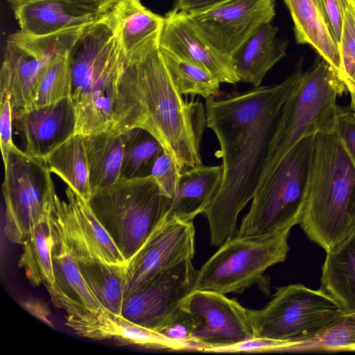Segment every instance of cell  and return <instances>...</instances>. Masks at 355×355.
I'll use <instances>...</instances> for the list:
<instances>
[{"label": "cell", "mask_w": 355, "mask_h": 355, "mask_svg": "<svg viewBox=\"0 0 355 355\" xmlns=\"http://www.w3.org/2000/svg\"><path fill=\"white\" fill-rule=\"evenodd\" d=\"M304 72L301 59L280 83L205 99L207 126L216 134L223 160L219 189L203 212L211 245L220 247L236 235L238 216L252 199L262 176L282 108Z\"/></svg>", "instance_id": "obj_1"}, {"label": "cell", "mask_w": 355, "mask_h": 355, "mask_svg": "<svg viewBox=\"0 0 355 355\" xmlns=\"http://www.w3.org/2000/svg\"><path fill=\"white\" fill-rule=\"evenodd\" d=\"M155 37L125 57L110 131L142 128L174 159L180 173L202 164L200 147L206 110L182 98Z\"/></svg>", "instance_id": "obj_2"}, {"label": "cell", "mask_w": 355, "mask_h": 355, "mask_svg": "<svg viewBox=\"0 0 355 355\" xmlns=\"http://www.w3.org/2000/svg\"><path fill=\"white\" fill-rule=\"evenodd\" d=\"M124 59L110 12L85 28L70 51L74 135L89 136L112 130Z\"/></svg>", "instance_id": "obj_3"}, {"label": "cell", "mask_w": 355, "mask_h": 355, "mask_svg": "<svg viewBox=\"0 0 355 355\" xmlns=\"http://www.w3.org/2000/svg\"><path fill=\"white\" fill-rule=\"evenodd\" d=\"M299 224L326 252L355 234V166L336 129L315 135L309 191Z\"/></svg>", "instance_id": "obj_4"}, {"label": "cell", "mask_w": 355, "mask_h": 355, "mask_svg": "<svg viewBox=\"0 0 355 355\" xmlns=\"http://www.w3.org/2000/svg\"><path fill=\"white\" fill-rule=\"evenodd\" d=\"M345 90L337 71L318 55L282 108L257 187L302 139L335 129L337 98Z\"/></svg>", "instance_id": "obj_5"}, {"label": "cell", "mask_w": 355, "mask_h": 355, "mask_svg": "<svg viewBox=\"0 0 355 355\" xmlns=\"http://www.w3.org/2000/svg\"><path fill=\"white\" fill-rule=\"evenodd\" d=\"M315 135L296 144L257 188L235 236H264L300 223L309 191Z\"/></svg>", "instance_id": "obj_6"}, {"label": "cell", "mask_w": 355, "mask_h": 355, "mask_svg": "<svg viewBox=\"0 0 355 355\" xmlns=\"http://www.w3.org/2000/svg\"><path fill=\"white\" fill-rule=\"evenodd\" d=\"M88 201L128 261L166 218L172 199L150 175L121 179L92 192Z\"/></svg>", "instance_id": "obj_7"}, {"label": "cell", "mask_w": 355, "mask_h": 355, "mask_svg": "<svg viewBox=\"0 0 355 355\" xmlns=\"http://www.w3.org/2000/svg\"><path fill=\"white\" fill-rule=\"evenodd\" d=\"M345 313L324 290L302 284L279 287L263 309H247L254 338L286 343L288 347L313 339Z\"/></svg>", "instance_id": "obj_8"}, {"label": "cell", "mask_w": 355, "mask_h": 355, "mask_svg": "<svg viewBox=\"0 0 355 355\" xmlns=\"http://www.w3.org/2000/svg\"><path fill=\"white\" fill-rule=\"evenodd\" d=\"M291 228L260 236L228 239L198 270L193 291L242 293L255 284L265 283L263 274L286 259Z\"/></svg>", "instance_id": "obj_9"}, {"label": "cell", "mask_w": 355, "mask_h": 355, "mask_svg": "<svg viewBox=\"0 0 355 355\" xmlns=\"http://www.w3.org/2000/svg\"><path fill=\"white\" fill-rule=\"evenodd\" d=\"M4 171L3 232L10 241L22 244L41 218L55 192V187L47 162L17 147L10 151Z\"/></svg>", "instance_id": "obj_10"}, {"label": "cell", "mask_w": 355, "mask_h": 355, "mask_svg": "<svg viewBox=\"0 0 355 355\" xmlns=\"http://www.w3.org/2000/svg\"><path fill=\"white\" fill-rule=\"evenodd\" d=\"M85 27L43 37L19 30L8 37L0 72V92H8L13 110L30 107L48 66L59 55L71 51Z\"/></svg>", "instance_id": "obj_11"}, {"label": "cell", "mask_w": 355, "mask_h": 355, "mask_svg": "<svg viewBox=\"0 0 355 355\" xmlns=\"http://www.w3.org/2000/svg\"><path fill=\"white\" fill-rule=\"evenodd\" d=\"M275 0H225L187 14L195 28L230 58L262 25L275 15Z\"/></svg>", "instance_id": "obj_12"}, {"label": "cell", "mask_w": 355, "mask_h": 355, "mask_svg": "<svg viewBox=\"0 0 355 355\" xmlns=\"http://www.w3.org/2000/svg\"><path fill=\"white\" fill-rule=\"evenodd\" d=\"M67 202L53 196V222L60 240L75 258H96L110 263L127 261L96 218L89 201L73 189L65 191Z\"/></svg>", "instance_id": "obj_13"}, {"label": "cell", "mask_w": 355, "mask_h": 355, "mask_svg": "<svg viewBox=\"0 0 355 355\" xmlns=\"http://www.w3.org/2000/svg\"><path fill=\"white\" fill-rule=\"evenodd\" d=\"M183 306L197 322L192 335L194 349L217 352L254 338L247 309L224 294L193 291Z\"/></svg>", "instance_id": "obj_14"}, {"label": "cell", "mask_w": 355, "mask_h": 355, "mask_svg": "<svg viewBox=\"0 0 355 355\" xmlns=\"http://www.w3.org/2000/svg\"><path fill=\"white\" fill-rule=\"evenodd\" d=\"M186 259L162 271L124 299L121 315L157 331L182 306L193 291L198 270Z\"/></svg>", "instance_id": "obj_15"}, {"label": "cell", "mask_w": 355, "mask_h": 355, "mask_svg": "<svg viewBox=\"0 0 355 355\" xmlns=\"http://www.w3.org/2000/svg\"><path fill=\"white\" fill-rule=\"evenodd\" d=\"M193 222L166 216L127 261L125 297L137 291L162 271L195 253Z\"/></svg>", "instance_id": "obj_16"}, {"label": "cell", "mask_w": 355, "mask_h": 355, "mask_svg": "<svg viewBox=\"0 0 355 355\" xmlns=\"http://www.w3.org/2000/svg\"><path fill=\"white\" fill-rule=\"evenodd\" d=\"M16 129L23 137L24 152L46 161L74 135L76 113L70 98L40 107L13 110Z\"/></svg>", "instance_id": "obj_17"}, {"label": "cell", "mask_w": 355, "mask_h": 355, "mask_svg": "<svg viewBox=\"0 0 355 355\" xmlns=\"http://www.w3.org/2000/svg\"><path fill=\"white\" fill-rule=\"evenodd\" d=\"M66 325L78 336L93 340H113L122 345L146 348L187 350L189 347L114 313L103 306L94 311L65 315Z\"/></svg>", "instance_id": "obj_18"}, {"label": "cell", "mask_w": 355, "mask_h": 355, "mask_svg": "<svg viewBox=\"0 0 355 355\" xmlns=\"http://www.w3.org/2000/svg\"><path fill=\"white\" fill-rule=\"evenodd\" d=\"M159 46L162 49L202 66L220 83L240 82L232 60L219 52L198 33L186 13L171 10L166 14Z\"/></svg>", "instance_id": "obj_19"}, {"label": "cell", "mask_w": 355, "mask_h": 355, "mask_svg": "<svg viewBox=\"0 0 355 355\" xmlns=\"http://www.w3.org/2000/svg\"><path fill=\"white\" fill-rule=\"evenodd\" d=\"M8 2L19 31L35 37L85 27L105 15H98L60 0H8Z\"/></svg>", "instance_id": "obj_20"}, {"label": "cell", "mask_w": 355, "mask_h": 355, "mask_svg": "<svg viewBox=\"0 0 355 355\" xmlns=\"http://www.w3.org/2000/svg\"><path fill=\"white\" fill-rule=\"evenodd\" d=\"M54 238L52 252L54 283L46 288L53 305L64 309L67 314L97 310L100 304L89 291L76 259L60 240L55 227Z\"/></svg>", "instance_id": "obj_21"}, {"label": "cell", "mask_w": 355, "mask_h": 355, "mask_svg": "<svg viewBox=\"0 0 355 355\" xmlns=\"http://www.w3.org/2000/svg\"><path fill=\"white\" fill-rule=\"evenodd\" d=\"M278 31L271 22L262 25L233 55L239 81L259 87L266 73L286 55L288 43L277 36Z\"/></svg>", "instance_id": "obj_22"}, {"label": "cell", "mask_w": 355, "mask_h": 355, "mask_svg": "<svg viewBox=\"0 0 355 355\" xmlns=\"http://www.w3.org/2000/svg\"><path fill=\"white\" fill-rule=\"evenodd\" d=\"M222 174V166L203 164L182 172L167 216L193 222L212 201L219 189Z\"/></svg>", "instance_id": "obj_23"}, {"label": "cell", "mask_w": 355, "mask_h": 355, "mask_svg": "<svg viewBox=\"0 0 355 355\" xmlns=\"http://www.w3.org/2000/svg\"><path fill=\"white\" fill-rule=\"evenodd\" d=\"M53 196L41 218L23 242V252L19 261V267L24 269L29 282L35 286L43 284L46 288L54 283L52 261L55 243Z\"/></svg>", "instance_id": "obj_24"}, {"label": "cell", "mask_w": 355, "mask_h": 355, "mask_svg": "<svg viewBox=\"0 0 355 355\" xmlns=\"http://www.w3.org/2000/svg\"><path fill=\"white\" fill-rule=\"evenodd\" d=\"M294 23L296 42L310 44L341 77L338 46L325 19L313 0H284Z\"/></svg>", "instance_id": "obj_25"}, {"label": "cell", "mask_w": 355, "mask_h": 355, "mask_svg": "<svg viewBox=\"0 0 355 355\" xmlns=\"http://www.w3.org/2000/svg\"><path fill=\"white\" fill-rule=\"evenodd\" d=\"M84 137L92 192L121 180L125 132L104 131Z\"/></svg>", "instance_id": "obj_26"}, {"label": "cell", "mask_w": 355, "mask_h": 355, "mask_svg": "<svg viewBox=\"0 0 355 355\" xmlns=\"http://www.w3.org/2000/svg\"><path fill=\"white\" fill-rule=\"evenodd\" d=\"M110 12L116 24L125 57L160 35L164 17L146 8L140 0H119Z\"/></svg>", "instance_id": "obj_27"}, {"label": "cell", "mask_w": 355, "mask_h": 355, "mask_svg": "<svg viewBox=\"0 0 355 355\" xmlns=\"http://www.w3.org/2000/svg\"><path fill=\"white\" fill-rule=\"evenodd\" d=\"M76 260L86 284L100 305L121 315L127 283V262L110 263L89 257Z\"/></svg>", "instance_id": "obj_28"}, {"label": "cell", "mask_w": 355, "mask_h": 355, "mask_svg": "<svg viewBox=\"0 0 355 355\" xmlns=\"http://www.w3.org/2000/svg\"><path fill=\"white\" fill-rule=\"evenodd\" d=\"M326 253L321 288L330 294L346 313L355 312V234Z\"/></svg>", "instance_id": "obj_29"}, {"label": "cell", "mask_w": 355, "mask_h": 355, "mask_svg": "<svg viewBox=\"0 0 355 355\" xmlns=\"http://www.w3.org/2000/svg\"><path fill=\"white\" fill-rule=\"evenodd\" d=\"M50 171L88 200L92 195L85 137L73 135L46 158Z\"/></svg>", "instance_id": "obj_30"}, {"label": "cell", "mask_w": 355, "mask_h": 355, "mask_svg": "<svg viewBox=\"0 0 355 355\" xmlns=\"http://www.w3.org/2000/svg\"><path fill=\"white\" fill-rule=\"evenodd\" d=\"M164 60L182 95L209 97L220 96V82L202 66L160 49Z\"/></svg>", "instance_id": "obj_31"}, {"label": "cell", "mask_w": 355, "mask_h": 355, "mask_svg": "<svg viewBox=\"0 0 355 355\" xmlns=\"http://www.w3.org/2000/svg\"><path fill=\"white\" fill-rule=\"evenodd\" d=\"M126 140L122 167V179L150 175L157 158L165 150L159 141L142 128L125 131Z\"/></svg>", "instance_id": "obj_32"}, {"label": "cell", "mask_w": 355, "mask_h": 355, "mask_svg": "<svg viewBox=\"0 0 355 355\" xmlns=\"http://www.w3.org/2000/svg\"><path fill=\"white\" fill-rule=\"evenodd\" d=\"M71 92V75L69 52L59 55L48 66L37 83L28 108L56 103L70 98Z\"/></svg>", "instance_id": "obj_33"}, {"label": "cell", "mask_w": 355, "mask_h": 355, "mask_svg": "<svg viewBox=\"0 0 355 355\" xmlns=\"http://www.w3.org/2000/svg\"><path fill=\"white\" fill-rule=\"evenodd\" d=\"M287 352L355 351V312L343 315L322 334L311 340L288 347Z\"/></svg>", "instance_id": "obj_34"}, {"label": "cell", "mask_w": 355, "mask_h": 355, "mask_svg": "<svg viewBox=\"0 0 355 355\" xmlns=\"http://www.w3.org/2000/svg\"><path fill=\"white\" fill-rule=\"evenodd\" d=\"M343 25L338 49L341 78L351 96V108L355 111V1L340 0Z\"/></svg>", "instance_id": "obj_35"}, {"label": "cell", "mask_w": 355, "mask_h": 355, "mask_svg": "<svg viewBox=\"0 0 355 355\" xmlns=\"http://www.w3.org/2000/svg\"><path fill=\"white\" fill-rule=\"evenodd\" d=\"M196 322L194 315L182 304L157 331L172 340L187 346L189 349H194L192 335Z\"/></svg>", "instance_id": "obj_36"}, {"label": "cell", "mask_w": 355, "mask_h": 355, "mask_svg": "<svg viewBox=\"0 0 355 355\" xmlns=\"http://www.w3.org/2000/svg\"><path fill=\"white\" fill-rule=\"evenodd\" d=\"M180 174L174 159L166 151L157 158L150 173L162 192L172 200L178 189Z\"/></svg>", "instance_id": "obj_37"}, {"label": "cell", "mask_w": 355, "mask_h": 355, "mask_svg": "<svg viewBox=\"0 0 355 355\" xmlns=\"http://www.w3.org/2000/svg\"><path fill=\"white\" fill-rule=\"evenodd\" d=\"M336 132L355 166V111L337 106Z\"/></svg>", "instance_id": "obj_38"}, {"label": "cell", "mask_w": 355, "mask_h": 355, "mask_svg": "<svg viewBox=\"0 0 355 355\" xmlns=\"http://www.w3.org/2000/svg\"><path fill=\"white\" fill-rule=\"evenodd\" d=\"M0 142L3 164L6 162L9 153L17 146L12 136L13 110L8 92H0Z\"/></svg>", "instance_id": "obj_39"}, {"label": "cell", "mask_w": 355, "mask_h": 355, "mask_svg": "<svg viewBox=\"0 0 355 355\" xmlns=\"http://www.w3.org/2000/svg\"><path fill=\"white\" fill-rule=\"evenodd\" d=\"M288 345L286 343L253 338L236 345L223 347L217 350L219 352H270L284 351Z\"/></svg>", "instance_id": "obj_40"}, {"label": "cell", "mask_w": 355, "mask_h": 355, "mask_svg": "<svg viewBox=\"0 0 355 355\" xmlns=\"http://www.w3.org/2000/svg\"><path fill=\"white\" fill-rule=\"evenodd\" d=\"M321 3L324 19L335 42L338 46L343 25L340 1V0H321Z\"/></svg>", "instance_id": "obj_41"}, {"label": "cell", "mask_w": 355, "mask_h": 355, "mask_svg": "<svg viewBox=\"0 0 355 355\" xmlns=\"http://www.w3.org/2000/svg\"><path fill=\"white\" fill-rule=\"evenodd\" d=\"M21 305L31 315L49 326H53L51 313L48 305L42 300L27 297L21 302Z\"/></svg>", "instance_id": "obj_42"}, {"label": "cell", "mask_w": 355, "mask_h": 355, "mask_svg": "<svg viewBox=\"0 0 355 355\" xmlns=\"http://www.w3.org/2000/svg\"><path fill=\"white\" fill-rule=\"evenodd\" d=\"M98 15L109 12L119 0H60Z\"/></svg>", "instance_id": "obj_43"}, {"label": "cell", "mask_w": 355, "mask_h": 355, "mask_svg": "<svg viewBox=\"0 0 355 355\" xmlns=\"http://www.w3.org/2000/svg\"><path fill=\"white\" fill-rule=\"evenodd\" d=\"M225 0H175L172 10L182 13L203 10Z\"/></svg>", "instance_id": "obj_44"}, {"label": "cell", "mask_w": 355, "mask_h": 355, "mask_svg": "<svg viewBox=\"0 0 355 355\" xmlns=\"http://www.w3.org/2000/svg\"><path fill=\"white\" fill-rule=\"evenodd\" d=\"M314 1V3H315V5L317 6V7L318 8V9L320 10V12L322 13L323 16H324V13H323V9H322V3H321V0H313ZM326 21V20H325Z\"/></svg>", "instance_id": "obj_45"}, {"label": "cell", "mask_w": 355, "mask_h": 355, "mask_svg": "<svg viewBox=\"0 0 355 355\" xmlns=\"http://www.w3.org/2000/svg\"><path fill=\"white\" fill-rule=\"evenodd\" d=\"M355 1V0H354Z\"/></svg>", "instance_id": "obj_46"}]
</instances>
